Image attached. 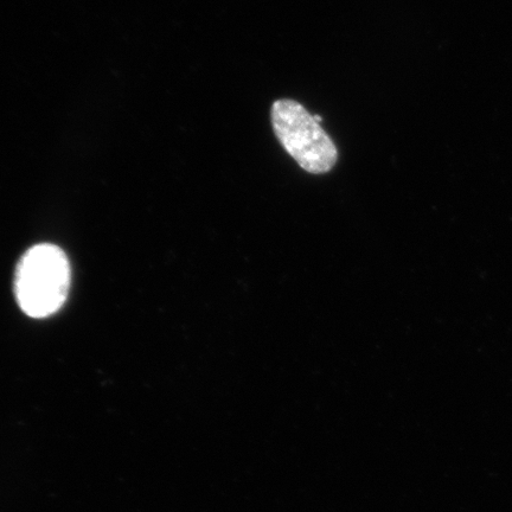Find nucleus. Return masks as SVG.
Listing matches in <instances>:
<instances>
[{"label":"nucleus","instance_id":"obj_1","mask_svg":"<svg viewBox=\"0 0 512 512\" xmlns=\"http://www.w3.org/2000/svg\"><path fill=\"white\" fill-rule=\"evenodd\" d=\"M72 271L60 247L43 243L29 249L17 266L15 294L32 318L54 315L68 297Z\"/></svg>","mask_w":512,"mask_h":512},{"label":"nucleus","instance_id":"obj_2","mask_svg":"<svg viewBox=\"0 0 512 512\" xmlns=\"http://www.w3.org/2000/svg\"><path fill=\"white\" fill-rule=\"evenodd\" d=\"M271 117L275 136L300 168L315 175L334 168L337 147L303 105L288 99L275 101Z\"/></svg>","mask_w":512,"mask_h":512},{"label":"nucleus","instance_id":"obj_3","mask_svg":"<svg viewBox=\"0 0 512 512\" xmlns=\"http://www.w3.org/2000/svg\"><path fill=\"white\" fill-rule=\"evenodd\" d=\"M313 118H315V120H316V121H317V123H319V124H320V121H322V120H323V118H322V117H320V115H317V114L313 115Z\"/></svg>","mask_w":512,"mask_h":512}]
</instances>
